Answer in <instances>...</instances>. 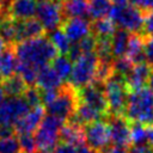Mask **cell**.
I'll use <instances>...</instances> for the list:
<instances>
[{
    "instance_id": "cell-1",
    "label": "cell",
    "mask_w": 153,
    "mask_h": 153,
    "mask_svg": "<svg viewBox=\"0 0 153 153\" xmlns=\"http://www.w3.org/2000/svg\"><path fill=\"white\" fill-rule=\"evenodd\" d=\"M14 50L19 62L31 65L38 69L50 65L59 54L45 35L19 42L14 45Z\"/></svg>"
},
{
    "instance_id": "cell-2",
    "label": "cell",
    "mask_w": 153,
    "mask_h": 153,
    "mask_svg": "<svg viewBox=\"0 0 153 153\" xmlns=\"http://www.w3.org/2000/svg\"><path fill=\"white\" fill-rule=\"evenodd\" d=\"M123 116L129 122H137L147 128L153 127V91L145 86L129 91Z\"/></svg>"
},
{
    "instance_id": "cell-3",
    "label": "cell",
    "mask_w": 153,
    "mask_h": 153,
    "mask_svg": "<svg viewBox=\"0 0 153 153\" xmlns=\"http://www.w3.org/2000/svg\"><path fill=\"white\" fill-rule=\"evenodd\" d=\"M78 104V91L69 82H67L59 87L56 98L51 103L44 105V110L47 115H53L65 121H68L75 114Z\"/></svg>"
},
{
    "instance_id": "cell-4",
    "label": "cell",
    "mask_w": 153,
    "mask_h": 153,
    "mask_svg": "<svg viewBox=\"0 0 153 153\" xmlns=\"http://www.w3.org/2000/svg\"><path fill=\"white\" fill-rule=\"evenodd\" d=\"M104 92L108 103V115H123L129 96L126 79L120 74L112 73L104 82Z\"/></svg>"
},
{
    "instance_id": "cell-5",
    "label": "cell",
    "mask_w": 153,
    "mask_h": 153,
    "mask_svg": "<svg viewBox=\"0 0 153 153\" xmlns=\"http://www.w3.org/2000/svg\"><path fill=\"white\" fill-rule=\"evenodd\" d=\"M145 13L146 12L133 6L131 4H129L127 6L112 5L111 11L109 13V18L120 29H123L130 33L142 35Z\"/></svg>"
},
{
    "instance_id": "cell-6",
    "label": "cell",
    "mask_w": 153,
    "mask_h": 153,
    "mask_svg": "<svg viewBox=\"0 0 153 153\" xmlns=\"http://www.w3.org/2000/svg\"><path fill=\"white\" fill-rule=\"evenodd\" d=\"M65 123V120L45 114L33 135L38 151L50 152L60 143V130Z\"/></svg>"
},
{
    "instance_id": "cell-7",
    "label": "cell",
    "mask_w": 153,
    "mask_h": 153,
    "mask_svg": "<svg viewBox=\"0 0 153 153\" xmlns=\"http://www.w3.org/2000/svg\"><path fill=\"white\" fill-rule=\"evenodd\" d=\"M99 59L94 51L84 53L74 63L68 82L78 91L94 80Z\"/></svg>"
},
{
    "instance_id": "cell-8",
    "label": "cell",
    "mask_w": 153,
    "mask_h": 153,
    "mask_svg": "<svg viewBox=\"0 0 153 153\" xmlns=\"http://www.w3.org/2000/svg\"><path fill=\"white\" fill-rule=\"evenodd\" d=\"M84 137H85V145L104 153L106 149H109L111 143V135H110V128L106 121H96L88 124L84 126Z\"/></svg>"
},
{
    "instance_id": "cell-9",
    "label": "cell",
    "mask_w": 153,
    "mask_h": 153,
    "mask_svg": "<svg viewBox=\"0 0 153 153\" xmlns=\"http://www.w3.org/2000/svg\"><path fill=\"white\" fill-rule=\"evenodd\" d=\"M30 110L31 106L23 96L7 97L0 104V126L14 127V124Z\"/></svg>"
},
{
    "instance_id": "cell-10",
    "label": "cell",
    "mask_w": 153,
    "mask_h": 153,
    "mask_svg": "<svg viewBox=\"0 0 153 153\" xmlns=\"http://www.w3.org/2000/svg\"><path fill=\"white\" fill-rule=\"evenodd\" d=\"M36 18L39 20L45 32L48 33L56 29H60L65 22L61 5L53 0L37 5Z\"/></svg>"
},
{
    "instance_id": "cell-11",
    "label": "cell",
    "mask_w": 153,
    "mask_h": 153,
    "mask_svg": "<svg viewBox=\"0 0 153 153\" xmlns=\"http://www.w3.org/2000/svg\"><path fill=\"white\" fill-rule=\"evenodd\" d=\"M79 102L86 103L99 111L102 115L108 116V103L104 92V82L92 81L91 84L78 90Z\"/></svg>"
},
{
    "instance_id": "cell-12",
    "label": "cell",
    "mask_w": 153,
    "mask_h": 153,
    "mask_svg": "<svg viewBox=\"0 0 153 153\" xmlns=\"http://www.w3.org/2000/svg\"><path fill=\"white\" fill-rule=\"evenodd\" d=\"M105 121L110 128L112 146L128 148L131 145L130 122L123 115H108Z\"/></svg>"
},
{
    "instance_id": "cell-13",
    "label": "cell",
    "mask_w": 153,
    "mask_h": 153,
    "mask_svg": "<svg viewBox=\"0 0 153 153\" xmlns=\"http://www.w3.org/2000/svg\"><path fill=\"white\" fill-rule=\"evenodd\" d=\"M61 29L71 43L75 44L91 33V22L85 18H69L63 22Z\"/></svg>"
},
{
    "instance_id": "cell-14",
    "label": "cell",
    "mask_w": 153,
    "mask_h": 153,
    "mask_svg": "<svg viewBox=\"0 0 153 153\" xmlns=\"http://www.w3.org/2000/svg\"><path fill=\"white\" fill-rule=\"evenodd\" d=\"M44 116H45V110L43 105L31 108V110L14 124L16 133L17 134H25V133L32 134L33 131L37 130Z\"/></svg>"
},
{
    "instance_id": "cell-15",
    "label": "cell",
    "mask_w": 153,
    "mask_h": 153,
    "mask_svg": "<svg viewBox=\"0 0 153 153\" xmlns=\"http://www.w3.org/2000/svg\"><path fill=\"white\" fill-rule=\"evenodd\" d=\"M16 26H17V43L45 35L44 27L36 17L27 20H16Z\"/></svg>"
},
{
    "instance_id": "cell-16",
    "label": "cell",
    "mask_w": 153,
    "mask_h": 153,
    "mask_svg": "<svg viewBox=\"0 0 153 153\" xmlns=\"http://www.w3.org/2000/svg\"><path fill=\"white\" fill-rule=\"evenodd\" d=\"M152 68L146 63H139L135 65L130 72V74L126 78L127 87L129 91H136L142 87H145L148 84V79L152 73Z\"/></svg>"
},
{
    "instance_id": "cell-17",
    "label": "cell",
    "mask_w": 153,
    "mask_h": 153,
    "mask_svg": "<svg viewBox=\"0 0 153 153\" xmlns=\"http://www.w3.org/2000/svg\"><path fill=\"white\" fill-rule=\"evenodd\" d=\"M60 142L73 145L76 148L84 146L85 145L84 127L72 121H66V123L60 130Z\"/></svg>"
},
{
    "instance_id": "cell-18",
    "label": "cell",
    "mask_w": 153,
    "mask_h": 153,
    "mask_svg": "<svg viewBox=\"0 0 153 153\" xmlns=\"http://www.w3.org/2000/svg\"><path fill=\"white\" fill-rule=\"evenodd\" d=\"M37 2L35 0H12L10 18L13 20H27L36 17Z\"/></svg>"
},
{
    "instance_id": "cell-19",
    "label": "cell",
    "mask_w": 153,
    "mask_h": 153,
    "mask_svg": "<svg viewBox=\"0 0 153 153\" xmlns=\"http://www.w3.org/2000/svg\"><path fill=\"white\" fill-rule=\"evenodd\" d=\"M62 79L60 75L54 71V68L50 65H47L44 67H41L38 69L37 74V80H36V86L39 87L41 90H55L61 87Z\"/></svg>"
},
{
    "instance_id": "cell-20",
    "label": "cell",
    "mask_w": 153,
    "mask_h": 153,
    "mask_svg": "<svg viewBox=\"0 0 153 153\" xmlns=\"http://www.w3.org/2000/svg\"><path fill=\"white\" fill-rule=\"evenodd\" d=\"M19 60L17 57L14 45H7V48L0 53V76L7 79L17 74Z\"/></svg>"
},
{
    "instance_id": "cell-21",
    "label": "cell",
    "mask_w": 153,
    "mask_h": 153,
    "mask_svg": "<svg viewBox=\"0 0 153 153\" xmlns=\"http://www.w3.org/2000/svg\"><path fill=\"white\" fill-rule=\"evenodd\" d=\"M60 5L65 20L69 18L88 19V0H63Z\"/></svg>"
},
{
    "instance_id": "cell-22",
    "label": "cell",
    "mask_w": 153,
    "mask_h": 153,
    "mask_svg": "<svg viewBox=\"0 0 153 153\" xmlns=\"http://www.w3.org/2000/svg\"><path fill=\"white\" fill-rule=\"evenodd\" d=\"M143 43L145 37L140 33H131L127 48L126 56L134 63H143L145 62V53H143Z\"/></svg>"
},
{
    "instance_id": "cell-23",
    "label": "cell",
    "mask_w": 153,
    "mask_h": 153,
    "mask_svg": "<svg viewBox=\"0 0 153 153\" xmlns=\"http://www.w3.org/2000/svg\"><path fill=\"white\" fill-rule=\"evenodd\" d=\"M130 35H131L130 32L123 29H120V27L116 29V31L111 37V51H112L114 59L126 56Z\"/></svg>"
},
{
    "instance_id": "cell-24",
    "label": "cell",
    "mask_w": 153,
    "mask_h": 153,
    "mask_svg": "<svg viewBox=\"0 0 153 153\" xmlns=\"http://www.w3.org/2000/svg\"><path fill=\"white\" fill-rule=\"evenodd\" d=\"M115 31H116V25L109 17L91 22V33L98 39L111 38Z\"/></svg>"
},
{
    "instance_id": "cell-25",
    "label": "cell",
    "mask_w": 153,
    "mask_h": 153,
    "mask_svg": "<svg viewBox=\"0 0 153 153\" xmlns=\"http://www.w3.org/2000/svg\"><path fill=\"white\" fill-rule=\"evenodd\" d=\"M1 86L6 96L8 97H22L27 87L24 80L18 74H14L7 79H4L1 81Z\"/></svg>"
},
{
    "instance_id": "cell-26",
    "label": "cell",
    "mask_w": 153,
    "mask_h": 153,
    "mask_svg": "<svg viewBox=\"0 0 153 153\" xmlns=\"http://www.w3.org/2000/svg\"><path fill=\"white\" fill-rule=\"evenodd\" d=\"M111 7L110 0H88V19L96 20L109 17Z\"/></svg>"
},
{
    "instance_id": "cell-27",
    "label": "cell",
    "mask_w": 153,
    "mask_h": 153,
    "mask_svg": "<svg viewBox=\"0 0 153 153\" xmlns=\"http://www.w3.org/2000/svg\"><path fill=\"white\" fill-rule=\"evenodd\" d=\"M48 38L50 39L53 45L56 48V50H57V53L60 55H67L68 54V51H69V49L72 47V43L67 38V36L65 35V32L62 31L61 27L49 32Z\"/></svg>"
},
{
    "instance_id": "cell-28",
    "label": "cell",
    "mask_w": 153,
    "mask_h": 153,
    "mask_svg": "<svg viewBox=\"0 0 153 153\" xmlns=\"http://www.w3.org/2000/svg\"><path fill=\"white\" fill-rule=\"evenodd\" d=\"M50 66L54 68V71L60 75L62 80L69 79L73 71V63L67 55H57L51 61Z\"/></svg>"
},
{
    "instance_id": "cell-29",
    "label": "cell",
    "mask_w": 153,
    "mask_h": 153,
    "mask_svg": "<svg viewBox=\"0 0 153 153\" xmlns=\"http://www.w3.org/2000/svg\"><path fill=\"white\" fill-rule=\"evenodd\" d=\"M17 74L24 80L26 86H35L36 80H37L38 68H36L31 65H27V63L19 62L18 68H17Z\"/></svg>"
},
{
    "instance_id": "cell-30",
    "label": "cell",
    "mask_w": 153,
    "mask_h": 153,
    "mask_svg": "<svg viewBox=\"0 0 153 153\" xmlns=\"http://www.w3.org/2000/svg\"><path fill=\"white\" fill-rule=\"evenodd\" d=\"M130 139L131 145H142L148 142V128L137 122H130Z\"/></svg>"
},
{
    "instance_id": "cell-31",
    "label": "cell",
    "mask_w": 153,
    "mask_h": 153,
    "mask_svg": "<svg viewBox=\"0 0 153 153\" xmlns=\"http://www.w3.org/2000/svg\"><path fill=\"white\" fill-rule=\"evenodd\" d=\"M135 65L127 57V56H122V57H117V59H114V62H112V72L116 73V74H120L122 75L124 79L130 74L133 67Z\"/></svg>"
},
{
    "instance_id": "cell-32",
    "label": "cell",
    "mask_w": 153,
    "mask_h": 153,
    "mask_svg": "<svg viewBox=\"0 0 153 153\" xmlns=\"http://www.w3.org/2000/svg\"><path fill=\"white\" fill-rule=\"evenodd\" d=\"M18 141H19L22 153H37L38 152L35 136L31 133L18 134Z\"/></svg>"
},
{
    "instance_id": "cell-33",
    "label": "cell",
    "mask_w": 153,
    "mask_h": 153,
    "mask_svg": "<svg viewBox=\"0 0 153 153\" xmlns=\"http://www.w3.org/2000/svg\"><path fill=\"white\" fill-rule=\"evenodd\" d=\"M23 97L25 98V100L29 103V105L31 108H36L42 104V94H41V88L35 86H27Z\"/></svg>"
},
{
    "instance_id": "cell-34",
    "label": "cell",
    "mask_w": 153,
    "mask_h": 153,
    "mask_svg": "<svg viewBox=\"0 0 153 153\" xmlns=\"http://www.w3.org/2000/svg\"><path fill=\"white\" fill-rule=\"evenodd\" d=\"M0 153H22L18 137H0Z\"/></svg>"
},
{
    "instance_id": "cell-35",
    "label": "cell",
    "mask_w": 153,
    "mask_h": 153,
    "mask_svg": "<svg viewBox=\"0 0 153 153\" xmlns=\"http://www.w3.org/2000/svg\"><path fill=\"white\" fill-rule=\"evenodd\" d=\"M78 44H79V47H80L82 54H84V53H92V51L96 50V47H97V38H96L92 33H90L88 36H86L85 38H82Z\"/></svg>"
},
{
    "instance_id": "cell-36",
    "label": "cell",
    "mask_w": 153,
    "mask_h": 153,
    "mask_svg": "<svg viewBox=\"0 0 153 153\" xmlns=\"http://www.w3.org/2000/svg\"><path fill=\"white\" fill-rule=\"evenodd\" d=\"M143 53H145V62L153 69V36L145 37Z\"/></svg>"
},
{
    "instance_id": "cell-37",
    "label": "cell",
    "mask_w": 153,
    "mask_h": 153,
    "mask_svg": "<svg viewBox=\"0 0 153 153\" xmlns=\"http://www.w3.org/2000/svg\"><path fill=\"white\" fill-rule=\"evenodd\" d=\"M142 36L143 37H152L153 36V10L147 11L145 13Z\"/></svg>"
},
{
    "instance_id": "cell-38",
    "label": "cell",
    "mask_w": 153,
    "mask_h": 153,
    "mask_svg": "<svg viewBox=\"0 0 153 153\" xmlns=\"http://www.w3.org/2000/svg\"><path fill=\"white\" fill-rule=\"evenodd\" d=\"M127 153H153V143L146 142L142 145H130Z\"/></svg>"
},
{
    "instance_id": "cell-39",
    "label": "cell",
    "mask_w": 153,
    "mask_h": 153,
    "mask_svg": "<svg viewBox=\"0 0 153 153\" xmlns=\"http://www.w3.org/2000/svg\"><path fill=\"white\" fill-rule=\"evenodd\" d=\"M76 147L69 143H65V142H60L54 149L53 153H76Z\"/></svg>"
},
{
    "instance_id": "cell-40",
    "label": "cell",
    "mask_w": 153,
    "mask_h": 153,
    "mask_svg": "<svg viewBox=\"0 0 153 153\" xmlns=\"http://www.w3.org/2000/svg\"><path fill=\"white\" fill-rule=\"evenodd\" d=\"M16 133L14 127H10V126H0V137H10L13 136Z\"/></svg>"
},
{
    "instance_id": "cell-41",
    "label": "cell",
    "mask_w": 153,
    "mask_h": 153,
    "mask_svg": "<svg viewBox=\"0 0 153 153\" xmlns=\"http://www.w3.org/2000/svg\"><path fill=\"white\" fill-rule=\"evenodd\" d=\"M76 153H100V152H98V151H96V149H93V148H91V147L84 145V146L78 147Z\"/></svg>"
},
{
    "instance_id": "cell-42",
    "label": "cell",
    "mask_w": 153,
    "mask_h": 153,
    "mask_svg": "<svg viewBox=\"0 0 153 153\" xmlns=\"http://www.w3.org/2000/svg\"><path fill=\"white\" fill-rule=\"evenodd\" d=\"M104 153H127L126 148L122 147H116V146H111L109 149H106Z\"/></svg>"
},
{
    "instance_id": "cell-43",
    "label": "cell",
    "mask_w": 153,
    "mask_h": 153,
    "mask_svg": "<svg viewBox=\"0 0 153 153\" xmlns=\"http://www.w3.org/2000/svg\"><path fill=\"white\" fill-rule=\"evenodd\" d=\"M5 99H6V93H5V91H4V88H2V86H1V84H0V104H1Z\"/></svg>"
},
{
    "instance_id": "cell-44",
    "label": "cell",
    "mask_w": 153,
    "mask_h": 153,
    "mask_svg": "<svg viewBox=\"0 0 153 153\" xmlns=\"http://www.w3.org/2000/svg\"><path fill=\"white\" fill-rule=\"evenodd\" d=\"M7 45H8V44H7V43H6L1 37H0V53H1V51H4V50L7 48Z\"/></svg>"
},
{
    "instance_id": "cell-45",
    "label": "cell",
    "mask_w": 153,
    "mask_h": 153,
    "mask_svg": "<svg viewBox=\"0 0 153 153\" xmlns=\"http://www.w3.org/2000/svg\"><path fill=\"white\" fill-rule=\"evenodd\" d=\"M148 141L151 143H153V127L148 128Z\"/></svg>"
},
{
    "instance_id": "cell-46",
    "label": "cell",
    "mask_w": 153,
    "mask_h": 153,
    "mask_svg": "<svg viewBox=\"0 0 153 153\" xmlns=\"http://www.w3.org/2000/svg\"><path fill=\"white\" fill-rule=\"evenodd\" d=\"M36 2H38V4H43V2H48V1H51V0H35Z\"/></svg>"
},
{
    "instance_id": "cell-47",
    "label": "cell",
    "mask_w": 153,
    "mask_h": 153,
    "mask_svg": "<svg viewBox=\"0 0 153 153\" xmlns=\"http://www.w3.org/2000/svg\"><path fill=\"white\" fill-rule=\"evenodd\" d=\"M53 1H55V2H57V4H61L63 0H53Z\"/></svg>"
},
{
    "instance_id": "cell-48",
    "label": "cell",
    "mask_w": 153,
    "mask_h": 153,
    "mask_svg": "<svg viewBox=\"0 0 153 153\" xmlns=\"http://www.w3.org/2000/svg\"><path fill=\"white\" fill-rule=\"evenodd\" d=\"M37 153H50V152H44V151H38Z\"/></svg>"
},
{
    "instance_id": "cell-49",
    "label": "cell",
    "mask_w": 153,
    "mask_h": 153,
    "mask_svg": "<svg viewBox=\"0 0 153 153\" xmlns=\"http://www.w3.org/2000/svg\"><path fill=\"white\" fill-rule=\"evenodd\" d=\"M0 19H1V6H0Z\"/></svg>"
},
{
    "instance_id": "cell-50",
    "label": "cell",
    "mask_w": 153,
    "mask_h": 153,
    "mask_svg": "<svg viewBox=\"0 0 153 153\" xmlns=\"http://www.w3.org/2000/svg\"><path fill=\"white\" fill-rule=\"evenodd\" d=\"M1 81H2V78H1V76H0V84H1Z\"/></svg>"
},
{
    "instance_id": "cell-51",
    "label": "cell",
    "mask_w": 153,
    "mask_h": 153,
    "mask_svg": "<svg viewBox=\"0 0 153 153\" xmlns=\"http://www.w3.org/2000/svg\"><path fill=\"white\" fill-rule=\"evenodd\" d=\"M110 1H111V2H112V1H114V0H110Z\"/></svg>"
},
{
    "instance_id": "cell-52",
    "label": "cell",
    "mask_w": 153,
    "mask_h": 153,
    "mask_svg": "<svg viewBox=\"0 0 153 153\" xmlns=\"http://www.w3.org/2000/svg\"><path fill=\"white\" fill-rule=\"evenodd\" d=\"M152 91H153V90H152Z\"/></svg>"
}]
</instances>
